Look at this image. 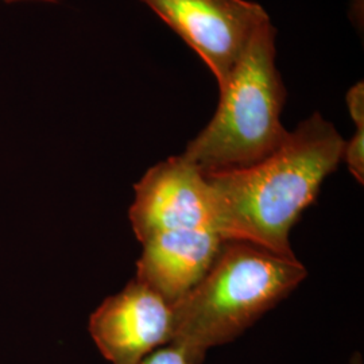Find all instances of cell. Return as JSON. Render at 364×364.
<instances>
[{
	"mask_svg": "<svg viewBox=\"0 0 364 364\" xmlns=\"http://www.w3.org/2000/svg\"><path fill=\"white\" fill-rule=\"evenodd\" d=\"M346 141L318 112L289 134L272 156L242 169L204 173L216 230L239 240L296 258L289 234L326 177L343 161Z\"/></svg>",
	"mask_w": 364,
	"mask_h": 364,
	"instance_id": "cell-1",
	"label": "cell"
},
{
	"mask_svg": "<svg viewBox=\"0 0 364 364\" xmlns=\"http://www.w3.org/2000/svg\"><path fill=\"white\" fill-rule=\"evenodd\" d=\"M306 277L297 258L224 240L208 273L173 308L171 343L205 358L240 336Z\"/></svg>",
	"mask_w": 364,
	"mask_h": 364,
	"instance_id": "cell-2",
	"label": "cell"
},
{
	"mask_svg": "<svg viewBox=\"0 0 364 364\" xmlns=\"http://www.w3.org/2000/svg\"><path fill=\"white\" fill-rule=\"evenodd\" d=\"M275 28L267 21L220 87L218 109L182 156L203 173L242 169L272 156L290 131L281 123L287 88L275 65Z\"/></svg>",
	"mask_w": 364,
	"mask_h": 364,
	"instance_id": "cell-3",
	"label": "cell"
},
{
	"mask_svg": "<svg viewBox=\"0 0 364 364\" xmlns=\"http://www.w3.org/2000/svg\"><path fill=\"white\" fill-rule=\"evenodd\" d=\"M177 33L221 84L230 77L255 33L270 21L250 0H141Z\"/></svg>",
	"mask_w": 364,
	"mask_h": 364,
	"instance_id": "cell-4",
	"label": "cell"
},
{
	"mask_svg": "<svg viewBox=\"0 0 364 364\" xmlns=\"http://www.w3.org/2000/svg\"><path fill=\"white\" fill-rule=\"evenodd\" d=\"M134 189L130 220L141 243L158 232L174 230L218 234L205 176L183 156H170L156 164Z\"/></svg>",
	"mask_w": 364,
	"mask_h": 364,
	"instance_id": "cell-5",
	"label": "cell"
},
{
	"mask_svg": "<svg viewBox=\"0 0 364 364\" xmlns=\"http://www.w3.org/2000/svg\"><path fill=\"white\" fill-rule=\"evenodd\" d=\"M90 333L108 362L141 364L171 343L173 308L151 287L134 279L92 314Z\"/></svg>",
	"mask_w": 364,
	"mask_h": 364,
	"instance_id": "cell-6",
	"label": "cell"
},
{
	"mask_svg": "<svg viewBox=\"0 0 364 364\" xmlns=\"http://www.w3.org/2000/svg\"><path fill=\"white\" fill-rule=\"evenodd\" d=\"M223 243L220 235L205 230L158 232L142 243L136 279L173 306L208 273Z\"/></svg>",
	"mask_w": 364,
	"mask_h": 364,
	"instance_id": "cell-7",
	"label": "cell"
},
{
	"mask_svg": "<svg viewBox=\"0 0 364 364\" xmlns=\"http://www.w3.org/2000/svg\"><path fill=\"white\" fill-rule=\"evenodd\" d=\"M203 360L195 352L170 343L150 353L141 364H201Z\"/></svg>",
	"mask_w": 364,
	"mask_h": 364,
	"instance_id": "cell-8",
	"label": "cell"
},
{
	"mask_svg": "<svg viewBox=\"0 0 364 364\" xmlns=\"http://www.w3.org/2000/svg\"><path fill=\"white\" fill-rule=\"evenodd\" d=\"M343 159L347 162L353 177L364 182V127H358L355 135L344 144Z\"/></svg>",
	"mask_w": 364,
	"mask_h": 364,
	"instance_id": "cell-9",
	"label": "cell"
},
{
	"mask_svg": "<svg viewBox=\"0 0 364 364\" xmlns=\"http://www.w3.org/2000/svg\"><path fill=\"white\" fill-rule=\"evenodd\" d=\"M347 107L352 120L358 127H364V85L363 81L355 84L346 96Z\"/></svg>",
	"mask_w": 364,
	"mask_h": 364,
	"instance_id": "cell-10",
	"label": "cell"
},
{
	"mask_svg": "<svg viewBox=\"0 0 364 364\" xmlns=\"http://www.w3.org/2000/svg\"><path fill=\"white\" fill-rule=\"evenodd\" d=\"M6 1H18V0H6ZM41 1H54V0H41Z\"/></svg>",
	"mask_w": 364,
	"mask_h": 364,
	"instance_id": "cell-11",
	"label": "cell"
},
{
	"mask_svg": "<svg viewBox=\"0 0 364 364\" xmlns=\"http://www.w3.org/2000/svg\"><path fill=\"white\" fill-rule=\"evenodd\" d=\"M54 1H58V0H54Z\"/></svg>",
	"mask_w": 364,
	"mask_h": 364,
	"instance_id": "cell-12",
	"label": "cell"
}]
</instances>
